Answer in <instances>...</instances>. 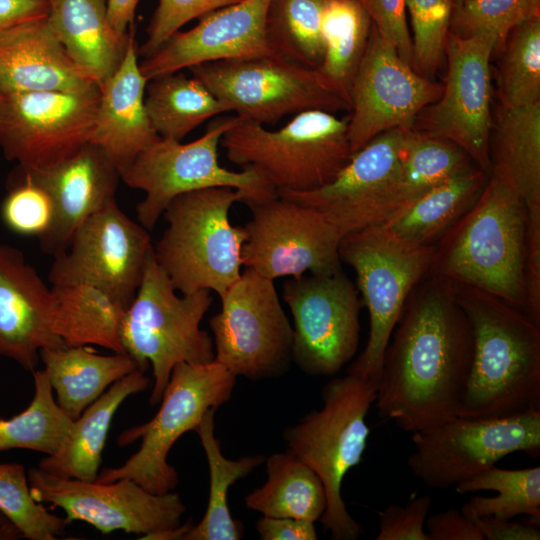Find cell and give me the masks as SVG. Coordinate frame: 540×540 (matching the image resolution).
Returning a JSON list of instances; mask_svg holds the SVG:
<instances>
[{"instance_id":"obj_24","label":"cell","mask_w":540,"mask_h":540,"mask_svg":"<svg viewBox=\"0 0 540 540\" xmlns=\"http://www.w3.org/2000/svg\"><path fill=\"white\" fill-rule=\"evenodd\" d=\"M23 168L53 199L54 222L39 239L42 251L53 257L66 250L75 230L90 215L116 198L121 179L103 150L91 142L52 166Z\"/></svg>"},{"instance_id":"obj_49","label":"cell","mask_w":540,"mask_h":540,"mask_svg":"<svg viewBox=\"0 0 540 540\" xmlns=\"http://www.w3.org/2000/svg\"><path fill=\"white\" fill-rule=\"evenodd\" d=\"M430 540H484L476 519L448 509L426 519Z\"/></svg>"},{"instance_id":"obj_26","label":"cell","mask_w":540,"mask_h":540,"mask_svg":"<svg viewBox=\"0 0 540 540\" xmlns=\"http://www.w3.org/2000/svg\"><path fill=\"white\" fill-rule=\"evenodd\" d=\"M98 85L71 59L47 17L0 33V92H85Z\"/></svg>"},{"instance_id":"obj_41","label":"cell","mask_w":540,"mask_h":540,"mask_svg":"<svg viewBox=\"0 0 540 540\" xmlns=\"http://www.w3.org/2000/svg\"><path fill=\"white\" fill-rule=\"evenodd\" d=\"M500 106L519 107L540 102V17L514 28L495 50Z\"/></svg>"},{"instance_id":"obj_19","label":"cell","mask_w":540,"mask_h":540,"mask_svg":"<svg viewBox=\"0 0 540 540\" xmlns=\"http://www.w3.org/2000/svg\"><path fill=\"white\" fill-rule=\"evenodd\" d=\"M152 252L147 229L131 220L114 198L75 230L66 250L54 257L48 279L52 285H95L127 309Z\"/></svg>"},{"instance_id":"obj_22","label":"cell","mask_w":540,"mask_h":540,"mask_svg":"<svg viewBox=\"0 0 540 540\" xmlns=\"http://www.w3.org/2000/svg\"><path fill=\"white\" fill-rule=\"evenodd\" d=\"M270 2L240 0L203 15L140 62L142 74L150 80L203 63L274 55L265 29Z\"/></svg>"},{"instance_id":"obj_11","label":"cell","mask_w":540,"mask_h":540,"mask_svg":"<svg viewBox=\"0 0 540 540\" xmlns=\"http://www.w3.org/2000/svg\"><path fill=\"white\" fill-rule=\"evenodd\" d=\"M242 120L274 124L306 110L350 112L351 102L317 69L276 54L203 63L189 69Z\"/></svg>"},{"instance_id":"obj_16","label":"cell","mask_w":540,"mask_h":540,"mask_svg":"<svg viewBox=\"0 0 540 540\" xmlns=\"http://www.w3.org/2000/svg\"><path fill=\"white\" fill-rule=\"evenodd\" d=\"M246 205L252 217L244 226L245 268L272 280L299 278L306 272L326 275L342 269V235L319 211L279 194Z\"/></svg>"},{"instance_id":"obj_51","label":"cell","mask_w":540,"mask_h":540,"mask_svg":"<svg viewBox=\"0 0 540 540\" xmlns=\"http://www.w3.org/2000/svg\"><path fill=\"white\" fill-rule=\"evenodd\" d=\"M484 539L488 540H539V525L502 520L493 516L474 517Z\"/></svg>"},{"instance_id":"obj_37","label":"cell","mask_w":540,"mask_h":540,"mask_svg":"<svg viewBox=\"0 0 540 540\" xmlns=\"http://www.w3.org/2000/svg\"><path fill=\"white\" fill-rule=\"evenodd\" d=\"M473 166L476 165L469 156L452 142L407 130L401 147L393 217L434 186Z\"/></svg>"},{"instance_id":"obj_34","label":"cell","mask_w":540,"mask_h":540,"mask_svg":"<svg viewBox=\"0 0 540 540\" xmlns=\"http://www.w3.org/2000/svg\"><path fill=\"white\" fill-rule=\"evenodd\" d=\"M210 409L195 428L204 449L209 468V499L205 514L197 525H190L182 540H239L243 525L234 519L228 508L229 488L239 479L250 474L264 463L263 455L244 456L238 460L227 459L215 436L214 415Z\"/></svg>"},{"instance_id":"obj_44","label":"cell","mask_w":540,"mask_h":540,"mask_svg":"<svg viewBox=\"0 0 540 540\" xmlns=\"http://www.w3.org/2000/svg\"><path fill=\"white\" fill-rule=\"evenodd\" d=\"M453 0H406L413 36V68L432 79L445 55Z\"/></svg>"},{"instance_id":"obj_42","label":"cell","mask_w":540,"mask_h":540,"mask_svg":"<svg viewBox=\"0 0 540 540\" xmlns=\"http://www.w3.org/2000/svg\"><path fill=\"white\" fill-rule=\"evenodd\" d=\"M0 512L29 540H54L70 523L34 499L25 467L19 463H0Z\"/></svg>"},{"instance_id":"obj_10","label":"cell","mask_w":540,"mask_h":540,"mask_svg":"<svg viewBox=\"0 0 540 540\" xmlns=\"http://www.w3.org/2000/svg\"><path fill=\"white\" fill-rule=\"evenodd\" d=\"M238 120L236 115L217 116L201 137L189 143L159 138L121 174L126 185L145 194L136 206L138 222L144 228L152 230L174 198L200 189H239L249 196L245 204L278 195L254 168L245 167L237 172L220 165L218 147L221 137Z\"/></svg>"},{"instance_id":"obj_5","label":"cell","mask_w":540,"mask_h":540,"mask_svg":"<svg viewBox=\"0 0 540 540\" xmlns=\"http://www.w3.org/2000/svg\"><path fill=\"white\" fill-rule=\"evenodd\" d=\"M377 385L347 374L323 387V406L283 432L289 450L323 482L327 506L320 521L334 540H355L363 533L346 509L341 494L345 475L363 457L369 437L366 416Z\"/></svg>"},{"instance_id":"obj_1","label":"cell","mask_w":540,"mask_h":540,"mask_svg":"<svg viewBox=\"0 0 540 540\" xmlns=\"http://www.w3.org/2000/svg\"><path fill=\"white\" fill-rule=\"evenodd\" d=\"M472 358L467 316L446 284L426 275L386 347L374 402L379 416L410 433L458 416Z\"/></svg>"},{"instance_id":"obj_29","label":"cell","mask_w":540,"mask_h":540,"mask_svg":"<svg viewBox=\"0 0 540 540\" xmlns=\"http://www.w3.org/2000/svg\"><path fill=\"white\" fill-rule=\"evenodd\" d=\"M490 173L510 185L527 210H540V102L500 106L489 140Z\"/></svg>"},{"instance_id":"obj_2","label":"cell","mask_w":540,"mask_h":540,"mask_svg":"<svg viewBox=\"0 0 540 540\" xmlns=\"http://www.w3.org/2000/svg\"><path fill=\"white\" fill-rule=\"evenodd\" d=\"M442 281L473 334L472 365L458 416L494 419L540 409V324L490 292Z\"/></svg>"},{"instance_id":"obj_45","label":"cell","mask_w":540,"mask_h":540,"mask_svg":"<svg viewBox=\"0 0 540 540\" xmlns=\"http://www.w3.org/2000/svg\"><path fill=\"white\" fill-rule=\"evenodd\" d=\"M540 17V0H464L453 8L450 32L492 33L502 42L515 26Z\"/></svg>"},{"instance_id":"obj_8","label":"cell","mask_w":540,"mask_h":540,"mask_svg":"<svg viewBox=\"0 0 540 540\" xmlns=\"http://www.w3.org/2000/svg\"><path fill=\"white\" fill-rule=\"evenodd\" d=\"M235 383L236 376L215 359L177 364L155 416L118 436L121 447L140 439L139 449L121 466L103 468L96 481L128 478L155 494L173 491L178 474L167 461L169 451L183 434L195 430L210 409L217 410L230 400Z\"/></svg>"},{"instance_id":"obj_32","label":"cell","mask_w":540,"mask_h":540,"mask_svg":"<svg viewBox=\"0 0 540 540\" xmlns=\"http://www.w3.org/2000/svg\"><path fill=\"white\" fill-rule=\"evenodd\" d=\"M56 334L68 346L97 345L124 353L120 327L126 307L103 289L88 283L52 285Z\"/></svg>"},{"instance_id":"obj_28","label":"cell","mask_w":540,"mask_h":540,"mask_svg":"<svg viewBox=\"0 0 540 540\" xmlns=\"http://www.w3.org/2000/svg\"><path fill=\"white\" fill-rule=\"evenodd\" d=\"M107 0H48L47 20L71 59L100 87L117 69L128 42L109 26Z\"/></svg>"},{"instance_id":"obj_40","label":"cell","mask_w":540,"mask_h":540,"mask_svg":"<svg viewBox=\"0 0 540 540\" xmlns=\"http://www.w3.org/2000/svg\"><path fill=\"white\" fill-rule=\"evenodd\" d=\"M34 395L21 413L0 419V451L27 449L54 454L68 435L71 420L57 404L43 370L33 372Z\"/></svg>"},{"instance_id":"obj_53","label":"cell","mask_w":540,"mask_h":540,"mask_svg":"<svg viewBox=\"0 0 540 540\" xmlns=\"http://www.w3.org/2000/svg\"><path fill=\"white\" fill-rule=\"evenodd\" d=\"M140 0H107L106 14L110 28L119 36L127 37L133 26L134 16Z\"/></svg>"},{"instance_id":"obj_15","label":"cell","mask_w":540,"mask_h":540,"mask_svg":"<svg viewBox=\"0 0 540 540\" xmlns=\"http://www.w3.org/2000/svg\"><path fill=\"white\" fill-rule=\"evenodd\" d=\"M293 316L292 362L309 376H333L356 354L362 301L341 270L303 275L283 284Z\"/></svg>"},{"instance_id":"obj_36","label":"cell","mask_w":540,"mask_h":540,"mask_svg":"<svg viewBox=\"0 0 540 540\" xmlns=\"http://www.w3.org/2000/svg\"><path fill=\"white\" fill-rule=\"evenodd\" d=\"M371 27V18L360 0L326 1L321 21L323 58L317 70L349 101Z\"/></svg>"},{"instance_id":"obj_25","label":"cell","mask_w":540,"mask_h":540,"mask_svg":"<svg viewBox=\"0 0 540 540\" xmlns=\"http://www.w3.org/2000/svg\"><path fill=\"white\" fill-rule=\"evenodd\" d=\"M133 26L124 56L114 73L99 87L95 125L90 142L103 150L120 175L160 137L145 108L148 80L140 70Z\"/></svg>"},{"instance_id":"obj_31","label":"cell","mask_w":540,"mask_h":540,"mask_svg":"<svg viewBox=\"0 0 540 540\" xmlns=\"http://www.w3.org/2000/svg\"><path fill=\"white\" fill-rule=\"evenodd\" d=\"M488 177L473 166L434 186L379 226L404 242L433 245L473 205Z\"/></svg>"},{"instance_id":"obj_55","label":"cell","mask_w":540,"mask_h":540,"mask_svg":"<svg viewBox=\"0 0 540 540\" xmlns=\"http://www.w3.org/2000/svg\"><path fill=\"white\" fill-rule=\"evenodd\" d=\"M454 1V7L459 6L464 0H453Z\"/></svg>"},{"instance_id":"obj_23","label":"cell","mask_w":540,"mask_h":540,"mask_svg":"<svg viewBox=\"0 0 540 540\" xmlns=\"http://www.w3.org/2000/svg\"><path fill=\"white\" fill-rule=\"evenodd\" d=\"M55 297L22 252L0 243V356L34 372L40 351L66 345L56 334Z\"/></svg>"},{"instance_id":"obj_35","label":"cell","mask_w":540,"mask_h":540,"mask_svg":"<svg viewBox=\"0 0 540 540\" xmlns=\"http://www.w3.org/2000/svg\"><path fill=\"white\" fill-rule=\"evenodd\" d=\"M144 101L157 135L175 141L208 119L228 112L200 80L181 71L148 80Z\"/></svg>"},{"instance_id":"obj_20","label":"cell","mask_w":540,"mask_h":540,"mask_svg":"<svg viewBox=\"0 0 540 540\" xmlns=\"http://www.w3.org/2000/svg\"><path fill=\"white\" fill-rule=\"evenodd\" d=\"M443 85L417 73L372 24L349 96L348 139L352 154L376 136L413 129L419 113L440 97Z\"/></svg>"},{"instance_id":"obj_17","label":"cell","mask_w":540,"mask_h":540,"mask_svg":"<svg viewBox=\"0 0 540 540\" xmlns=\"http://www.w3.org/2000/svg\"><path fill=\"white\" fill-rule=\"evenodd\" d=\"M27 476L36 501L61 508L69 522H86L103 534L120 530L147 539L179 527L186 511L177 493L155 494L128 478L102 483L58 477L39 467Z\"/></svg>"},{"instance_id":"obj_47","label":"cell","mask_w":540,"mask_h":540,"mask_svg":"<svg viewBox=\"0 0 540 540\" xmlns=\"http://www.w3.org/2000/svg\"><path fill=\"white\" fill-rule=\"evenodd\" d=\"M431 507L429 495L412 498L405 506L389 505L379 514L376 540H430L424 525Z\"/></svg>"},{"instance_id":"obj_21","label":"cell","mask_w":540,"mask_h":540,"mask_svg":"<svg viewBox=\"0 0 540 540\" xmlns=\"http://www.w3.org/2000/svg\"><path fill=\"white\" fill-rule=\"evenodd\" d=\"M406 131L396 128L376 136L352 155L333 181L318 189L278 194L319 211L342 237L379 226L395 212Z\"/></svg>"},{"instance_id":"obj_43","label":"cell","mask_w":540,"mask_h":540,"mask_svg":"<svg viewBox=\"0 0 540 540\" xmlns=\"http://www.w3.org/2000/svg\"><path fill=\"white\" fill-rule=\"evenodd\" d=\"M0 216L9 231L40 239L54 222V202L49 192L19 166L8 181Z\"/></svg>"},{"instance_id":"obj_6","label":"cell","mask_w":540,"mask_h":540,"mask_svg":"<svg viewBox=\"0 0 540 540\" xmlns=\"http://www.w3.org/2000/svg\"><path fill=\"white\" fill-rule=\"evenodd\" d=\"M211 291L178 296L153 252L147 259L136 294L120 327L123 352L145 373L151 366L153 386L149 402L161 401L173 368L179 363L214 360L212 337L200 323L212 304Z\"/></svg>"},{"instance_id":"obj_4","label":"cell","mask_w":540,"mask_h":540,"mask_svg":"<svg viewBox=\"0 0 540 540\" xmlns=\"http://www.w3.org/2000/svg\"><path fill=\"white\" fill-rule=\"evenodd\" d=\"M249 196L230 187H211L174 198L163 216L167 228L153 246L158 264L176 291H215L219 297L240 278L244 227L233 226L229 210Z\"/></svg>"},{"instance_id":"obj_13","label":"cell","mask_w":540,"mask_h":540,"mask_svg":"<svg viewBox=\"0 0 540 540\" xmlns=\"http://www.w3.org/2000/svg\"><path fill=\"white\" fill-rule=\"evenodd\" d=\"M407 459L413 475L431 488L455 487L515 452L540 453V409L494 419L456 416L412 433Z\"/></svg>"},{"instance_id":"obj_27","label":"cell","mask_w":540,"mask_h":540,"mask_svg":"<svg viewBox=\"0 0 540 540\" xmlns=\"http://www.w3.org/2000/svg\"><path fill=\"white\" fill-rule=\"evenodd\" d=\"M149 384L150 378L139 369L112 384L73 421L59 449L44 457L38 467L62 478L95 481L114 414L129 396L146 390Z\"/></svg>"},{"instance_id":"obj_3","label":"cell","mask_w":540,"mask_h":540,"mask_svg":"<svg viewBox=\"0 0 540 540\" xmlns=\"http://www.w3.org/2000/svg\"><path fill=\"white\" fill-rule=\"evenodd\" d=\"M527 208L489 175L473 205L433 244L427 275L490 292L526 313Z\"/></svg>"},{"instance_id":"obj_33","label":"cell","mask_w":540,"mask_h":540,"mask_svg":"<svg viewBox=\"0 0 540 540\" xmlns=\"http://www.w3.org/2000/svg\"><path fill=\"white\" fill-rule=\"evenodd\" d=\"M264 463L267 480L245 496L246 507L268 517L320 520L327 496L316 472L290 450L271 454Z\"/></svg>"},{"instance_id":"obj_30","label":"cell","mask_w":540,"mask_h":540,"mask_svg":"<svg viewBox=\"0 0 540 540\" xmlns=\"http://www.w3.org/2000/svg\"><path fill=\"white\" fill-rule=\"evenodd\" d=\"M40 359L57 404L73 421L112 384L138 369L126 353L101 355L88 346L44 348Z\"/></svg>"},{"instance_id":"obj_9","label":"cell","mask_w":540,"mask_h":540,"mask_svg":"<svg viewBox=\"0 0 540 540\" xmlns=\"http://www.w3.org/2000/svg\"><path fill=\"white\" fill-rule=\"evenodd\" d=\"M432 254L433 245L404 242L380 226L341 238L339 257L356 273L370 325L366 345L347 374L378 385L391 334L411 291L427 275Z\"/></svg>"},{"instance_id":"obj_46","label":"cell","mask_w":540,"mask_h":540,"mask_svg":"<svg viewBox=\"0 0 540 540\" xmlns=\"http://www.w3.org/2000/svg\"><path fill=\"white\" fill-rule=\"evenodd\" d=\"M240 0H158L147 27V37L137 49L144 59L153 55L189 21Z\"/></svg>"},{"instance_id":"obj_7","label":"cell","mask_w":540,"mask_h":540,"mask_svg":"<svg viewBox=\"0 0 540 540\" xmlns=\"http://www.w3.org/2000/svg\"><path fill=\"white\" fill-rule=\"evenodd\" d=\"M348 120L306 110L269 130L239 118L220 144L230 162L254 168L277 192L312 191L333 181L351 159Z\"/></svg>"},{"instance_id":"obj_39","label":"cell","mask_w":540,"mask_h":540,"mask_svg":"<svg viewBox=\"0 0 540 540\" xmlns=\"http://www.w3.org/2000/svg\"><path fill=\"white\" fill-rule=\"evenodd\" d=\"M327 0H271L266 37L272 51L303 67L318 69L323 58L322 14Z\"/></svg>"},{"instance_id":"obj_38","label":"cell","mask_w":540,"mask_h":540,"mask_svg":"<svg viewBox=\"0 0 540 540\" xmlns=\"http://www.w3.org/2000/svg\"><path fill=\"white\" fill-rule=\"evenodd\" d=\"M459 494L495 491V497H472L461 507L469 517L493 516L511 520L526 515L540 523V467L502 469L495 465L456 485Z\"/></svg>"},{"instance_id":"obj_12","label":"cell","mask_w":540,"mask_h":540,"mask_svg":"<svg viewBox=\"0 0 540 540\" xmlns=\"http://www.w3.org/2000/svg\"><path fill=\"white\" fill-rule=\"evenodd\" d=\"M220 299V311L209 319L214 359L236 377L284 375L292 362L293 327L274 280L245 268Z\"/></svg>"},{"instance_id":"obj_52","label":"cell","mask_w":540,"mask_h":540,"mask_svg":"<svg viewBox=\"0 0 540 540\" xmlns=\"http://www.w3.org/2000/svg\"><path fill=\"white\" fill-rule=\"evenodd\" d=\"M48 0H0V33L18 24L47 17Z\"/></svg>"},{"instance_id":"obj_18","label":"cell","mask_w":540,"mask_h":540,"mask_svg":"<svg viewBox=\"0 0 540 540\" xmlns=\"http://www.w3.org/2000/svg\"><path fill=\"white\" fill-rule=\"evenodd\" d=\"M99 88L85 92H0V148L8 160L46 168L91 140Z\"/></svg>"},{"instance_id":"obj_50","label":"cell","mask_w":540,"mask_h":540,"mask_svg":"<svg viewBox=\"0 0 540 540\" xmlns=\"http://www.w3.org/2000/svg\"><path fill=\"white\" fill-rule=\"evenodd\" d=\"M256 530L262 540L318 539L314 522L301 519L262 516Z\"/></svg>"},{"instance_id":"obj_48","label":"cell","mask_w":540,"mask_h":540,"mask_svg":"<svg viewBox=\"0 0 540 540\" xmlns=\"http://www.w3.org/2000/svg\"><path fill=\"white\" fill-rule=\"evenodd\" d=\"M379 35L393 45L413 67L412 39L406 18V0H360Z\"/></svg>"},{"instance_id":"obj_54","label":"cell","mask_w":540,"mask_h":540,"mask_svg":"<svg viewBox=\"0 0 540 540\" xmlns=\"http://www.w3.org/2000/svg\"><path fill=\"white\" fill-rule=\"evenodd\" d=\"M23 538L19 529L0 512V540H18Z\"/></svg>"},{"instance_id":"obj_14","label":"cell","mask_w":540,"mask_h":540,"mask_svg":"<svg viewBox=\"0 0 540 540\" xmlns=\"http://www.w3.org/2000/svg\"><path fill=\"white\" fill-rule=\"evenodd\" d=\"M497 43L492 33L459 36L449 31L442 93L419 113L413 127L422 134L452 142L488 176L493 126L490 60Z\"/></svg>"}]
</instances>
